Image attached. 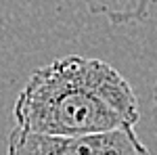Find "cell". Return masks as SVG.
I'll return each instance as SVG.
<instances>
[{
  "label": "cell",
  "instance_id": "1",
  "mask_svg": "<svg viewBox=\"0 0 157 155\" xmlns=\"http://www.w3.org/2000/svg\"><path fill=\"white\" fill-rule=\"evenodd\" d=\"M17 126L52 136H86L132 128L140 119L130 82L97 57L69 55L29 76L15 99Z\"/></svg>",
  "mask_w": 157,
  "mask_h": 155
},
{
  "label": "cell",
  "instance_id": "2",
  "mask_svg": "<svg viewBox=\"0 0 157 155\" xmlns=\"http://www.w3.org/2000/svg\"><path fill=\"white\" fill-rule=\"evenodd\" d=\"M6 155H151L132 128L86 136H52L15 126Z\"/></svg>",
  "mask_w": 157,
  "mask_h": 155
},
{
  "label": "cell",
  "instance_id": "3",
  "mask_svg": "<svg viewBox=\"0 0 157 155\" xmlns=\"http://www.w3.org/2000/svg\"><path fill=\"white\" fill-rule=\"evenodd\" d=\"M92 15H103L111 23H136L143 21L153 0H82Z\"/></svg>",
  "mask_w": 157,
  "mask_h": 155
},
{
  "label": "cell",
  "instance_id": "4",
  "mask_svg": "<svg viewBox=\"0 0 157 155\" xmlns=\"http://www.w3.org/2000/svg\"><path fill=\"white\" fill-rule=\"evenodd\" d=\"M153 103H155V107H157V80H155V86H153Z\"/></svg>",
  "mask_w": 157,
  "mask_h": 155
}]
</instances>
